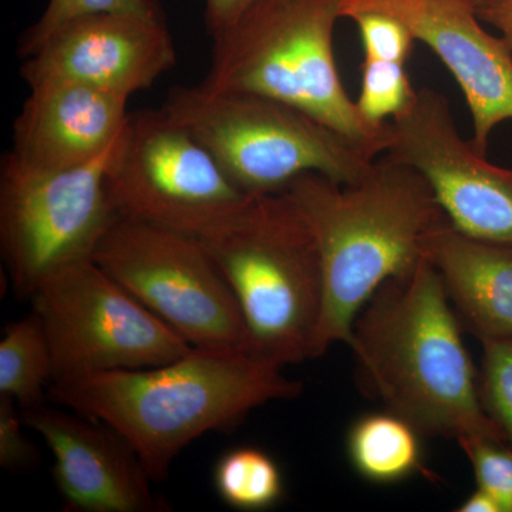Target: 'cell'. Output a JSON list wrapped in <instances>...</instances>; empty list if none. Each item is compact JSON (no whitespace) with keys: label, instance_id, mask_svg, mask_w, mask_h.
Instances as JSON below:
<instances>
[{"label":"cell","instance_id":"1","mask_svg":"<svg viewBox=\"0 0 512 512\" xmlns=\"http://www.w3.org/2000/svg\"><path fill=\"white\" fill-rule=\"evenodd\" d=\"M461 336L440 275L423 258L410 274L387 279L357 315L349 340L357 383L423 436L505 443L484 412Z\"/></svg>","mask_w":512,"mask_h":512},{"label":"cell","instance_id":"28","mask_svg":"<svg viewBox=\"0 0 512 512\" xmlns=\"http://www.w3.org/2000/svg\"><path fill=\"white\" fill-rule=\"evenodd\" d=\"M460 512H501L498 504L495 503L490 494L485 493L481 488H477L474 493L468 495L463 504L457 508Z\"/></svg>","mask_w":512,"mask_h":512},{"label":"cell","instance_id":"6","mask_svg":"<svg viewBox=\"0 0 512 512\" xmlns=\"http://www.w3.org/2000/svg\"><path fill=\"white\" fill-rule=\"evenodd\" d=\"M164 109L251 197L282 192L306 173L356 183L380 154L289 104L256 94L178 87Z\"/></svg>","mask_w":512,"mask_h":512},{"label":"cell","instance_id":"25","mask_svg":"<svg viewBox=\"0 0 512 512\" xmlns=\"http://www.w3.org/2000/svg\"><path fill=\"white\" fill-rule=\"evenodd\" d=\"M22 410L12 397L0 394V467L6 471L29 470L37 463V451L26 436Z\"/></svg>","mask_w":512,"mask_h":512},{"label":"cell","instance_id":"15","mask_svg":"<svg viewBox=\"0 0 512 512\" xmlns=\"http://www.w3.org/2000/svg\"><path fill=\"white\" fill-rule=\"evenodd\" d=\"M128 97L86 84L30 86L13 128V161L37 171H57L96 160L126 127Z\"/></svg>","mask_w":512,"mask_h":512},{"label":"cell","instance_id":"12","mask_svg":"<svg viewBox=\"0 0 512 512\" xmlns=\"http://www.w3.org/2000/svg\"><path fill=\"white\" fill-rule=\"evenodd\" d=\"M384 13L407 26L453 74L473 117L471 146L487 154L495 126L512 120V50L480 25L470 0H342V18Z\"/></svg>","mask_w":512,"mask_h":512},{"label":"cell","instance_id":"10","mask_svg":"<svg viewBox=\"0 0 512 512\" xmlns=\"http://www.w3.org/2000/svg\"><path fill=\"white\" fill-rule=\"evenodd\" d=\"M120 137L96 160L66 170H30L8 154L3 158L0 248L19 298L29 299L53 269L92 258L119 217L107 190V170Z\"/></svg>","mask_w":512,"mask_h":512},{"label":"cell","instance_id":"29","mask_svg":"<svg viewBox=\"0 0 512 512\" xmlns=\"http://www.w3.org/2000/svg\"><path fill=\"white\" fill-rule=\"evenodd\" d=\"M476 9L487 8V6L494 5V3L501 2V0H470Z\"/></svg>","mask_w":512,"mask_h":512},{"label":"cell","instance_id":"21","mask_svg":"<svg viewBox=\"0 0 512 512\" xmlns=\"http://www.w3.org/2000/svg\"><path fill=\"white\" fill-rule=\"evenodd\" d=\"M478 394L484 412L512 450V339H484Z\"/></svg>","mask_w":512,"mask_h":512},{"label":"cell","instance_id":"2","mask_svg":"<svg viewBox=\"0 0 512 512\" xmlns=\"http://www.w3.org/2000/svg\"><path fill=\"white\" fill-rule=\"evenodd\" d=\"M245 346H192L153 367L50 384V399L126 437L148 476L163 481L175 457L210 431L237 426L256 407L301 396L302 383Z\"/></svg>","mask_w":512,"mask_h":512},{"label":"cell","instance_id":"7","mask_svg":"<svg viewBox=\"0 0 512 512\" xmlns=\"http://www.w3.org/2000/svg\"><path fill=\"white\" fill-rule=\"evenodd\" d=\"M29 301L52 350V384L164 365L192 348L93 258L50 271Z\"/></svg>","mask_w":512,"mask_h":512},{"label":"cell","instance_id":"14","mask_svg":"<svg viewBox=\"0 0 512 512\" xmlns=\"http://www.w3.org/2000/svg\"><path fill=\"white\" fill-rule=\"evenodd\" d=\"M55 458L53 477L69 510L158 512L164 504L150 488L143 461L126 437L82 413L39 404L22 410Z\"/></svg>","mask_w":512,"mask_h":512},{"label":"cell","instance_id":"23","mask_svg":"<svg viewBox=\"0 0 512 512\" xmlns=\"http://www.w3.org/2000/svg\"><path fill=\"white\" fill-rule=\"evenodd\" d=\"M457 443L473 466L477 488L490 494L501 512H512L511 448L485 437H466Z\"/></svg>","mask_w":512,"mask_h":512},{"label":"cell","instance_id":"18","mask_svg":"<svg viewBox=\"0 0 512 512\" xmlns=\"http://www.w3.org/2000/svg\"><path fill=\"white\" fill-rule=\"evenodd\" d=\"M53 382V357L42 322L30 313L10 323L0 340V394L12 397L20 410L45 403Z\"/></svg>","mask_w":512,"mask_h":512},{"label":"cell","instance_id":"11","mask_svg":"<svg viewBox=\"0 0 512 512\" xmlns=\"http://www.w3.org/2000/svg\"><path fill=\"white\" fill-rule=\"evenodd\" d=\"M386 154L423 174L458 231L512 245V170L488 163L460 137L443 94L417 92L412 106L390 121Z\"/></svg>","mask_w":512,"mask_h":512},{"label":"cell","instance_id":"8","mask_svg":"<svg viewBox=\"0 0 512 512\" xmlns=\"http://www.w3.org/2000/svg\"><path fill=\"white\" fill-rule=\"evenodd\" d=\"M92 258L191 346L247 345L237 298L195 235L117 217Z\"/></svg>","mask_w":512,"mask_h":512},{"label":"cell","instance_id":"3","mask_svg":"<svg viewBox=\"0 0 512 512\" xmlns=\"http://www.w3.org/2000/svg\"><path fill=\"white\" fill-rule=\"evenodd\" d=\"M284 192L318 242L323 302L312 350L316 359L335 343L349 345L363 306L387 279L419 265L424 237L447 215L423 174L387 154L356 183L306 173Z\"/></svg>","mask_w":512,"mask_h":512},{"label":"cell","instance_id":"13","mask_svg":"<svg viewBox=\"0 0 512 512\" xmlns=\"http://www.w3.org/2000/svg\"><path fill=\"white\" fill-rule=\"evenodd\" d=\"M26 59L20 73L29 87L72 82L130 99L168 72L177 55L163 20L100 12L64 23Z\"/></svg>","mask_w":512,"mask_h":512},{"label":"cell","instance_id":"22","mask_svg":"<svg viewBox=\"0 0 512 512\" xmlns=\"http://www.w3.org/2000/svg\"><path fill=\"white\" fill-rule=\"evenodd\" d=\"M100 12L163 20L157 0H49L43 15L20 40V56H32L47 37L69 20Z\"/></svg>","mask_w":512,"mask_h":512},{"label":"cell","instance_id":"19","mask_svg":"<svg viewBox=\"0 0 512 512\" xmlns=\"http://www.w3.org/2000/svg\"><path fill=\"white\" fill-rule=\"evenodd\" d=\"M214 485L221 500L239 511L275 507L284 497V478L274 458L255 447L228 451L215 466Z\"/></svg>","mask_w":512,"mask_h":512},{"label":"cell","instance_id":"9","mask_svg":"<svg viewBox=\"0 0 512 512\" xmlns=\"http://www.w3.org/2000/svg\"><path fill=\"white\" fill-rule=\"evenodd\" d=\"M107 190L119 217L195 237L220 225L251 197L164 107L128 116L107 170Z\"/></svg>","mask_w":512,"mask_h":512},{"label":"cell","instance_id":"26","mask_svg":"<svg viewBox=\"0 0 512 512\" xmlns=\"http://www.w3.org/2000/svg\"><path fill=\"white\" fill-rule=\"evenodd\" d=\"M255 2L256 0H207L205 20L211 35L231 25Z\"/></svg>","mask_w":512,"mask_h":512},{"label":"cell","instance_id":"24","mask_svg":"<svg viewBox=\"0 0 512 512\" xmlns=\"http://www.w3.org/2000/svg\"><path fill=\"white\" fill-rule=\"evenodd\" d=\"M352 20H355L362 36L365 57L407 63L416 39L404 23L377 12L359 13Z\"/></svg>","mask_w":512,"mask_h":512},{"label":"cell","instance_id":"4","mask_svg":"<svg viewBox=\"0 0 512 512\" xmlns=\"http://www.w3.org/2000/svg\"><path fill=\"white\" fill-rule=\"evenodd\" d=\"M198 238L237 298L245 348L279 367L312 359L322 264L311 225L292 198L284 191L249 197Z\"/></svg>","mask_w":512,"mask_h":512},{"label":"cell","instance_id":"20","mask_svg":"<svg viewBox=\"0 0 512 512\" xmlns=\"http://www.w3.org/2000/svg\"><path fill=\"white\" fill-rule=\"evenodd\" d=\"M362 72L357 110L369 126L383 130L390 124L387 117L396 119L412 106L417 90L410 82L406 64L365 57Z\"/></svg>","mask_w":512,"mask_h":512},{"label":"cell","instance_id":"17","mask_svg":"<svg viewBox=\"0 0 512 512\" xmlns=\"http://www.w3.org/2000/svg\"><path fill=\"white\" fill-rule=\"evenodd\" d=\"M420 433L389 410L360 417L348 434L350 463L365 480L394 484L423 470Z\"/></svg>","mask_w":512,"mask_h":512},{"label":"cell","instance_id":"5","mask_svg":"<svg viewBox=\"0 0 512 512\" xmlns=\"http://www.w3.org/2000/svg\"><path fill=\"white\" fill-rule=\"evenodd\" d=\"M342 0H256L212 33L211 67L202 89L282 101L357 143L386 153L389 127L360 116L340 80L333 30Z\"/></svg>","mask_w":512,"mask_h":512},{"label":"cell","instance_id":"27","mask_svg":"<svg viewBox=\"0 0 512 512\" xmlns=\"http://www.w3.org/2000/svg\"><path fill=\"white\" fill-rule=\"evenodd\" d=\"M481 22L494 26L501 32V37L512 50V0H501L487 8L477 9Z\"/></svg>","mask_w":512,"mask_h":512},{"label":"cell","instance_id":"16","mask_svg":"<svg viewBox=\"0 0 512 512\" xmlns=\"http://www.w3.org/2000/svg\"><path fill=\"white\" fill-rule=\"evenodd\" d=\"M421 254L463 330L478 340L512 339V245L468 237L447 218L424 237Z\"/></svg>","mask_w":512,"mask_h":512}]
</instances>
